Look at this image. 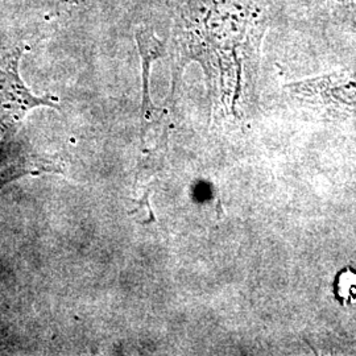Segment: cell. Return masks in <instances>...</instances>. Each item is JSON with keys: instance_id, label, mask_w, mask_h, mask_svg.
<instances>
[{"instance_id": "6da1fadb", "label": "cell", "mask_w": 356, "mask_h": 356, "mask_svg": "<svg viewBox=\"0 0 356 356\" xmlns=\"http://www.w3.org/2000/svg\"><path fill=\"white\" fill-rule=\"evenodd\" d=\"M282 19V0H177L175 81L186 63L202 65L216 102L234 111L263 38Z\"/></svg>"}, {"instance_id": "7a4b0ae2", "label": "cell", "mask_w": 356, "mask_h": 356, "mask_svg": "<svg viewBox=\"0 0 356 356\" xmlns=\"http://www.w3.org/2000/svg\"><path fill=\"white\" fill-rule=\"evenodd\" d=\"M24 47H15L0 56V129L13 132L36 107L60 108L53 95H35L20 76L19 66Z\"/></svg>"}, {"instance_id": "3957f363", "label": "cell", "mask_w": 356, "mask_h": 356, "mask_svg": "<svg viewBox=\"0 0 356 356\" xmlns=\"http://www.w3.org/2000/svg\"><path fill=\"white\" fill-rule=\"evenodd\" d=\"M284 17L296 16L323 35H356V0H282Z\"/></svg>"}, {"instance_id": "277c9868", "label": "cell", "mask_w": 356, "mask_h": 356, "mask_svg": "<svg viewBox=\"0 0 356 356\" xmlns=\"http://www.w3.org/2000/svg\"><path fill=\"white\" fill-rule=\"evenodd\" d=\"M135 40L140 56L141 78H143V102L141 118L145 122L152 120L157 113L149 95V76L154 61L163 58L166 54V42L159 38L151 28L140 26L135 32Z\"/></svg>"}, {"instance_id": "5b68a950", "label": "cell", "mask_w": 356, "mask_h": 356, "mask_svg": "<svg viewBox=\"0 0 356 356\" xmlns=\"http://www.w3.org/2000/svg\"><path fill=\"white\" fill-rule=\"evenodd\" d=\"M53 161L47 160H33V161H20L15 165L8 166L0 170V191L15 179L24 177L28 175H38L41 172L57 170V166L51 165Z\"/></svg>"}, {"instance_id": "8992f818", "label": "cell", "mask_w": 356, "mask_h": 356, "mask_svg": "<svg viewBox=\"0 0 356 356\" xmlns=\"http://www.w3.org/2000/svg\"><path fill=\"white\" fill-rule=\"evenodd\" d=\"M65 1H69V3H82V1H88V0H65Z\"/></svg>"}]
</instances>
